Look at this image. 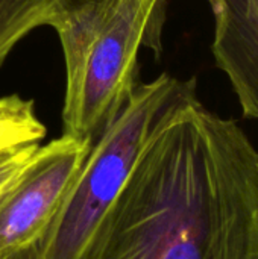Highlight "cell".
<instances>
[{"mask_svg": "<svg viewBox=\"0 0 258 259\" xmlns=\"http://www.w3.org/2000/svg\"><path fill=\"white\" fill-rule=\"evenodd\" d=\"M40 146V143L24 144L0 153V196L27 165Z\"/></svg>", "mask_w": 258, "mask_h": 259, "instance_id": "obj_8", "label": "cell"}, {"mask_svg": "<svg viewBox=\"0 0 258 259\" xmlns=\"http://www.w3.org/2000/svg\"><path fill=\"white\" fill-rule=\"evenodd\" d=\"M214 14L213 55L248 118H258V11L245 0H208Z\"/></svg>", "mask_w": 258, "mask_h": 259, "instance_id": "obj_5", "label": "cell"}, {"mask_svg": "<svg viewBox=\"0 0 258 259\" xmlns=\"http://www.w3.org/2000/svg\"><path fill=\"white\" fill-rule=\"evenodd\" d=\"M75 259H258V150L196 83L158 118Z\"/></svg>", "mask_w": 258, "mask_h": 259, "instance_id": "obj_1", "label": "cell"}, {"mask_svg": "<svg viewBox=\"0 0 258 259\" xmlns=\"http://www.w3.org/2000/svg\"><path fill=\"white\" fill-rule=\"evenodd\" d=\"M113 2L114 0H56L67 18V24L85 20Z\"/></svg>", "mask_w": 258, "mask_h": 259, "instance_id": "obj_9", "label": "cell"}, {"mask_svg": "<svg viewBox=\"0 0 258 259\" xmlns=\"http://www.w3.org/2000/svg\"><path fill=\"white\" fill-rule=\"evenodd\" d=\"M46 126L36 115L33 100L17 94L0 97V153L9 149L41 143Z\"/></svg>", "mask_w": 258, "mask_h": 259, "instance_id": "obj_7", "label": "cell"}, {"mask_svg": "<svg viewBox=\"0 0 258 259\" xmlns=\"http://www.w3.org/2000/svg\"><path fill=\"white\" fill-rule=\"evenodd\" d=\"M196 79L161 74L138 83L132 96L94 141L56 217L41 240L43 259H75L126 184L141 149L166 109Z\"/></svg>", "mask_w": 258, "mask_h": 259, "instance_id": "obj_3", "label": "cell"}, {"mask_svg": "<svg viewBox=\"0 0 258 259\" xmlns=\"http://www.w3.org/2000/svg\"><path fill=\"white\" fill-rule=\"evenodd\" d=\"M257 120H258V118H257Z\"/></svg>", "mask_w": 258, "mask_h": 259, "instance_id": "obj_12", "label": "cell"}, {"mask_svg": "<svg viewBox=\"0 0 258 259\" xmlns=\"http://www.w3.org/2000/svg\"><path fill=\"white\" fill-rule=\"evenodd\" d=\"M91 146L62 134L35 150L0 196V259L43 240Z\"/></svg>", "mask_w": 258, "mask_h": 259, "instance_id": "obj_4", "label": "cell"}, {"mask_svg": "<svg viewBox=\"0 0 258 259\" xmlns=\"http://www.w3.org/2000/svg\"><path fill=\"white\" fill-rule=\"evenodd\" d=\"M41 26L56 32L67 26L56 0H0V67L18 41Z\"/></svg>", "mask_w": 258, "mask_h": 259, "instance_id": "obj_6", "label": "cell"}, {"mask_svg": "<svg viewBox=\"0 0 258 259\" xmlns=\"http://www.w3.org/2000/svg\"><path fill=\"white\" fill-rule=\"evenodd\" d=\"M245 5L251 11H258V0H245Z\"/></svg>", "mask_w": 258, "mask_h": 259, "instance_id": "obj_11", "label": "cell"}, {"mask_svg": "<svg viewBox=\"0 0 258 259\" xmlns=\"http://www.w3.org/2000/svg\"><path fill=\"white\" fill-rule=\"evenodd\" d=\"M164 0H114L58 36L65 59L64 134L94 141L137 88L143 46L161 49Z\"/></svg>", "mask_w": 258, "mask_h": 259, "instance_id": "obj_2", "label": "cell"}, {"mask_svg": "<svg viewBox=\"0 0 258 259\" xmlns=\"http://www.w3.org/2000/svg\"><path fill=\"white\" fill-rule=\"evenodd\" d=\"M2 259H43V252H41V241L30 244L18 252H14L8 256Z\"/></svg>", "mask_w": 258, "mask_h": 259, "instance_id": "obj_10", "label": "cell"}]
</instances>
